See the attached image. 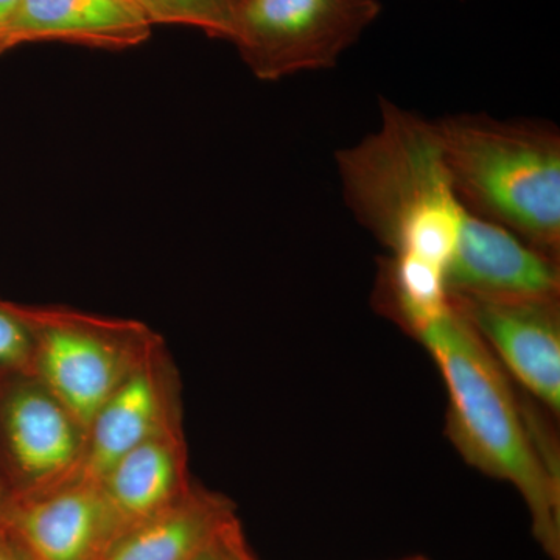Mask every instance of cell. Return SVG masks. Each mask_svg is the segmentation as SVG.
Listing matches in <instances>:
<instances>
[{
    "label": "cell",
    "instance_id": "cell-1",
    "mask_svg": "<svg viewBox=\"0 0 560 560\" xmlns=\"http://www.w3.org/2000/svg\"><path fill=\"white\" fill-rule=\"evenodd\" d=\"M412 337L429 350L448 394L447 434L482 474L518 490L541 550L560 560L558 455L517 399L510 375L453 308Z\"/></svg>",
    "mask_w": 560,
    "mask_h": 560
},
{
    "label": "cell",
    "instance_id": "cell-2",
    "mask_svg": "<svg viewBox=\"0 0 560 560\" xmlns=\"http://www.w3.org/2000/svg\"><path fill=\"white\" fill-rule=\"evenodd\" d=\"M382 125L337 153L342 197L393 256L447 271L469 210L453 189L433 121L382 98Z\"/></svg>",
    "mask_w": 560,
    "mask_h": 560
},
{
    "label": "cell",
    "instance_id": "cell-3",
    "mask_svg": "<svg viewBox=\"0 0 560 560\" xmlns=\"http://www.w3.org/2000/svg\"><path fill=\"white\" fill-rule=\"evenodd\" d=\"M433 125L453 189L467 210L559 260L558 128L488 114H458Z\"/></svg>",
    "mask_w": 560,
    "mask_h": 560
},
{
    "label": "cell",
    "instance_id": "cell-4",
    "mask_svg": "<svg viewBox=\"0 0 560 560\" xmlns=\"http://www.w3.org/2000/svg\"><path fill=\"white\" fill-rule=\"evenodd\" d=\"M33 331V372L84 433L125 378L156 348L142 327L81 313L24 307Z\"/></svg>",
    "mask_w": 560,
    "mask_h": 560
},
{
    "label": "cell",
    "instance_id": "cell-5",
    "mask_svg": "<svg viewBox=\"0 0 560 560\" xmlns=\"http://www.w3.org/2000/svg\"><path fill=\"white\" fill-rule=\"evenodd\" d=\"M382 13L378 0H237L231 43L260 80L330 69Z\"/></svg>",
    "mask_w": 560,
    "mask_h": 560
},
{
    "label": "cell",
    "instance_id": "cell-6",
    "mask_svg": "<svg viewBox=\"0 0 560 560\" xmlns=\"http://www.w3.org/2000/svg\"><path fill=\"white\" fill-rule=\"evenodd\" d=\"M86 433L33 374L0 378L3 493L38 492L77 477Z\"/></svg>",
    "mask_w": 560,
    "mask_h": 560
},
{
    "label": "cell",
    "instance_id": "cell-7",
    "mask_svg": "<svg viewBox=\"0 0 560 560\" xmlns=\"http://www.w3.org/2000/svg\"><path fill=\"white\" fill-rule=\"evenodd\" d=\"M0 525L32 560H105L127 533L101 482L77 477L0 500Z\"/></svg>",
    "mask_w": 560,
    "mask_h": 560
},
{
    "label": "cell",
    "instance_id": "cell-8",
    "mask_svg": "<svg viewBox=\"0 0 560 560\" xmlns=\"http://www.w3.org/2000/svg\"><path fill=\"white\" fill-rule=\"evenodd\" d=\"M451 302L504 372L559 415V298L451 296Z\"/></svg>",
    "mask_w": 560,
    "mask_h": 560
},
{
    "label": "cell",
    "instance_id": "cell-9",
    "mask_svg": "<svg viewBox=\"0 0 560 560\" xmlns=\"http://www.w3.org/2000/svg\"><path fill=\"white\" fill-rule=\"evenodd\" d=\"M448 296L560 298L559 260L469 213L445 271Z\"/></svg>",
    "mask_w": 560,
    "mask_h": 560
},
{
    "label": "cell",
    "instance_id": "cell-10",
    "mask_svg": "<svg viewBox=\"0 0 560 560\" xmlns=\"http://www.w3.org/2000/svg\"><path fill=\"white\" fill-rule=\"evenodd\" d=\"M175 425L178 419L154 348L92 419L77 475L101 482L121 456Z\"/></svg>",
    "mask_w": 560,
    "mask_h": 560
},
{
    "label": "cell",
    "instance_id": "cell-11",
    "mask_svg": "<svg viewBox=\"0 0 560 560\" xmlns=\"http://www.w3.org/2000/svg\"><path fill=\"white\" fill-rule=\"evenodd\" d=\"M151 28L132 0H20L11 24V49L55 40L125 50L145 43Z\"/></svg>",
    "mask_w": 560,
    "mask_h": 560
},
{
    "label": "cell",
    "instance_id": "cell-12",
    "mask_svg": "<svg viewBox=\"0 0 560 560\" xmlns=\"http://www.w3.org/2000/svg\"><path fill=\"white\" fill-rule=\"evenodd\" d=\"M101 485L127 530L178 503L191 490L179 425L121 456Z\"/></svg>",
    "mask_w": 560,
    "mask_h": 560
},
{
    "label": "cell",
    "instance_id": "cell-13",
    "mask_svg": "<svg viewBox=\"0 0 560 560\" xmlns=\"http://www.w3.org/2000/svg\"><path fill=\"white\" fill-rule=\"evenodd\" d=\"M235 521L230 501L191 488L178 503L131 526L105 560H197Z\"/></svg>",
    "mask_w": 560,
    "mask_h": 560
},
{
    "label": "cell",
    "instance_id": "cell-14",
    "mask_svg": "<svg viewBox=\"0 0 560 560\" xmlns=\"http://www.w3.org/2000/svg\"><path fill=\"white\" fill-rule=\"evenodd\" d=\"M151 24L186 25L231 39L237 0H135Z\"/></svg>",
    "mask_w": 560,
    "mask_h": 560
},
{
    "label": "cell",
    "instance_id": "cell-15",
    "mask_svg": "<svg viewBox=\"0 0 560 560\" xmlns=\"http://www.w3.org/2000/svg\"><path fill=\"white\" fill-rule=\"evenodd\" d=\"M33 331L22 305L0 300V378L32 374Z\"/></svg>",
    "mask_w": 560,
    "mask_h": 560
},
{
    "label": "cell",
    "instance_id": "cell-16",
    "mask_svg": "<svg viewBox=\"0 0 560 560\" xmlns=\"http://www.w3.org/2000/svg\"><path fill=\"white\" fill-rule=\"evenodd\" d=\"M197 560H256L246 547L241 522H232Z\"/></svg>",
    "mask_w": 560,
    "mask_h": 560
},
{
    "label": "cell",
    "instance_id": "cell-17",
    "mask_svg": "<svg viewBox=\"0 0 560 560\" xmlns=\"http://www.w3.org/2000/svg\"><path fill=\"white\" fill-rule=\"evenodd\" d=\"M20 0H0V55L11 49V24Z\"/></svg>",
    "mask_w": 560,
    "mask_h": 560
},
{
    "label": "cell",
    "instance_id": "cell-18",
    "mask_svg": "<svg viewBox=\"0 0 560 560\" xmlns=\"http://www.w3.org/2000/svg\"><path fill=\"white\" fill-rule=\"evenodd\" d=\"M0 560H32L0 525Z\"/></svg>",
    "mask_w": 560,
    "mask_h": 560
},
{
    "label": "cell",
    "instance_id": "cell-19",
    "mask_svg": "<svg viewBox=\"0 0 560 560\" xmlns=\"http://www.w3.org/2000/svg\"><path fill=\"white\" fill-rule=\"evenodd\" d=\"M3 495V488H2V481H0V497Z\"/></svg>",
    "mask_w": 560,
    "mask_h": 560
},
{
    "label": "cell",
    "instance_id": "cell-20",
    "mask_svg": "<svg viewBox=\"0 0 560 560\" xmlns=\"http://www.w3.org/2000/svg\"><path fill=\"white\" fill-rule=\"evenodd\" d=\"M408 560H425V559H422V558H415V559H408Z\"/></svg>",
    "mask_w": 560,
    "mask_h": 560
},
{
    "label": "cell",
    "instance_id": "cell-21",
    "mask_svg": "<svg viewBox=\"0 0 560 560\" xmlns=\"http://www.w3.org/2000/svg\"><path fill=\"white\" fill-rule=\"evenodd\" d=\"M132 2H135V0H132ZM135 3H136V2H135ZM140 10H142V9H140Z\"/></svg>",
    "mask_w": 560,
    "mask_h": 560
},
{
    "label": "cell",
    "instance_id": "cell-22",
    "mask_svg": "<svg viewBox=\"0 0 560 560\" xmlns=\"http://www.w3.org/2000/svg\"><path fill=\"white\" fill-rule=\"evenodd\" d=\"M0 500H2V497H0Z\"/></svg>",
    "mask_w": 560,
    "mask_h": 560
}]
</instances>
